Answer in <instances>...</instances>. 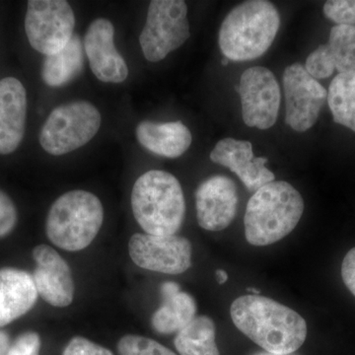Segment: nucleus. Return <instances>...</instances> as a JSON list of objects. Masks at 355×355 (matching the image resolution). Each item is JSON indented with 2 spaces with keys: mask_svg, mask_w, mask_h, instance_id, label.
<instances>
[{
  "mask_svg": "<svg viewBox=\"0 0 355 355\" xmlns=\"http://www.w3.org/2000/svg\"><path fill=\"white\" fill-rule=\"evenodd\" d=\"M230 315L236 328L268 354H291L307 338V324L296 311L265 296L235 299Z\"/></svg>",
  "mask_w": 355,
  "mask_h": 355,
  "instance_id": "1",
  "label": "nucleus"
},
{
  "mask_svg": "<svg viewBox=\"0 0 355 355\" xmlns=\"http://www.w3.org/2000/svg\"><path fill=\"white\" fill-rule=\"evenodd\" d=\"M303 212L304 200L292 184L273 181L261 187L250 198L245 212L247 241L257 247L279 242L295 229Z\"/></svg>",
  "mask_w": 355,
  "mask_h": 355,
  "instance_id": "2",
  "label": "nucleus"
},
{
  "mask_svg": "<svg viewBox=\"0 0 355 355\" xmlns=\"http://www.w3.org/2000/svg\"><path fill=\"white\" fill-rule=\"evenodd\" d=\"M279 26V13L272 2H243L224 18L219 30V48L232 62L256 60L270 48Z\"/></svg>",
  "mask_w": 355,
  "mask_h": 355,
  "instance_id": "3",
  "label": "nucleus"
},
{
  "mask_svg": "<svg viewBox=\"0 0 355 355\" xmlns=\"http://www.w3.org/2000/svg\"><path fill=\"white\" fill-rule=\"evenodd\" d=\"M132 209L135 220L146 234H176L186 214L181 184L168 172L144 173L133 184Z\"/></svg>",
  "mask_w": 355,
  "mask_h": 355,
  "instance_id": "4",
  "label": "nucleus"
},
{
  "mask_svg": "<svg viewBox=\"0 0 355 355\" xmlns=\"http://www.w3.org/2000/svg\"><path fill=\"white\" fill-rule=\"evenodd\" d=\"M104 221L101 200L86 191H71L51 205L46 222L50 241L69 252L81 251L91 244Z\"/></svg>",
  "mask_w": 355,
  "mask_h": 355,
  "instance_id": "5",
  "label": "nucleus"
},
{
  "mask_svg": "<svg viewBox=\"0 0 355 355\" xmlns=\"http://www.w3.org/2000/svg\"><path fill=\"white\" fill-rule=\"evenodd\" d=\"M101 123V114L91 103L81 100L60 105L44 121L40 144L51 155H64L88 144Z\"/></svg>",
  "mask_w": 355,
  "mask_h": 355,
  "instance_id": "6",
  "label": "nucleus"
},
{
  "mask_svg": "<svg viewBox=\"0 0 355 355\" xmlns=\"http://www.w3.org/2000/svg\"><path fill=\"white\" fill-rule=\"evenodd\" d=\"M188 6L182 0H153L139 36L140 46L148 62L164 60L190 38Z\"/></svg>",
  "mask_w": 355,
  "mask_h": 355,
  "instance_id": "7",
  "label": "nucleus"
},
{
  "mask_svg": "<svg viewBox=\"0 0 355 355\" xmlns=\"http://www.w3.org/2000/svg\"><path fill=\"white\" fill-rule=\"evenodd\" d=\"M76 27V15L65 0H30L25 32L35 51L51 55L64 48Z\"/></svg>",
  "mask_w": 355,
  "mask_h": 355,
  "instance_id": "8",
  "label": "nucleus"
},
{
  "mask_svg": "<svg viewBox=\"0 0 355 355\" xmlns=\"http://www.w3.org/2000/svg\"><path fill=\"white\" fill-rule=\"evenodd\" d=\"M236 90L241 97L245 125L268 130L277 123L282 93L279 83L270 69L254 67L245 70Z\"/></svg>",
  "mask_w": 355,
  "mask_h": 355,
  "instance_id": "9",
  "label": "nucleus"
},
{
  "mask_svg": "<svg viewBox=\"0 0 355 355\" xmlns=\"http://www.w3.org/2000/svg\"><path fill=\"white\" fill-rule=\"evenodd\" d=\"M282 81L286 97V123L292 130L304 132L316 123L328 99V91L300 64L287 67Z\"/></svg>",
  "mask_w": 355,
  "mask_h": 355,
  "instance_id": "10",
  "label": "nucleus"
},
{
  "mask_svg": "<svg viewBox=\"0 0 355 355\" xmlns=\"http://www.w3.org/2000/svg\"><path fill=\"white\" fill-rule=\"evenodd\" d=\"M133 263L151 272L180 275L191 265V244L182 236L137 233L128 242Z\"/></svg>",
  "mask_w": 355,
  "mask_h": 355,
  "instance_id": "11",
  "label": "nucleus"
},
{
  "mask_svg": "<svg viewBox=\"0 0 355 355\" xmlns=\"http://www.w3.org/2000/svg\"><path fill=\"white\" fill-rule=\"evenodd\" d=\"M198 225L207 231L227 228L237 214V187L234 181L217 175L203 181L196 191Z\"/></svg>",
  "mask_w": 355,
  "mask_h": 355,
  "instance_id": "12",
  "label": "nucleus"
},
{
  "mask_svg": "<svg viewBox=\"0 0 355 355\" xmlns=\"http://www.w3.org/2000/svg\"><path fill=\"white\" fill-rule=\"evenodd\" d=\"M37 266L32 275L38 294L55 307L71 304L74 298L73 277L64 259L48 245H39L33 251Z\"/></svg>",
  "mask_w": 355,
  "mask_h": 355,
  "instance_id": "13",
  "label": "nucleus"
},
{
  "mask_svg": "<svg viewBox=\"0 0 355 355\" xmlns=\"http://www.w3.org/2000/svg\"><path fill=\"white\" fill-rule=\"evenodd\" d=\"M114 37L113 23L98 18L89 25L84 39L90 69L105 83H123L128 76L127 62L114 46Z\"/></svg>",
  "mask_w": 355,
  "mask_h": 355,
  "instance_id": "14",
  "label": "nucleus"
},
{
  "mask_svg": "<svg viewBox=\"0 0 355 355\" xmlns=\"http://www.w3.org/2000/svg\"><path fill=\"white\" fill-rule=\"evenodd\" d=\"M210 159L235 173L251 193L275 179V174L266 167L268 159L254 157L253 146L247 140L221 139L210 153Z\"/></svg>",
  "mask_w": 355,
  "mask_h": 355,
  "instance_id": "15",
  "label": "nucleus"
},
{
  "mask_svg": "<svg viewBox=\"0 0 355 355\" xmlns=\"http://www.w3.org/2000/svg\"><path fill=\"white\" fill-rule=\"evenodd\" d=\"M27 92L14 77L0 80V154L14 153L24 137Z\"/></svg>",
  "mask_w": 355,
  "mask_h": 355,
  "instance_id": "16",
  "label": "nucleus"
},
{
  "mask_svg": "<svg viewBox=\"0 0 355 355\" xmlns=\"http://www.w3.org/2000/svg\"><path fill=\"white\" fill-rule=\"evenodd\" d=\"M38 295L31 275L17 268L0 270V327L29 312Z\"/></svg>",
  "mask_w": 355,
  "mask_h": 355,
  "instance_id": "17",
  "label": "nucleus"
},
{
  "mask_svg": "<svg viewBox=\"0 0 355 355\" xmlns=\"http://www.w3.org/2000/svg\"><path fill=\"white\" fill-rule=\"evenodd\" d=\"M135 133L144 148L166 158H178L183 155L190 148L193 140L190 130L182 121L164 123L141 121Z\"/></svg>",
  "mask_w": 355,
  "mask_h": 355,
  "instance_id": "18",
  "label": "nucleus"
},
{
  "mask_svg": "<svg viewBox=\"0 0 355 355\" xmlns=\"http://www.w3.org/2000/svg\"><path fill=\"white\" fill-rule=\"evenodd\" d=\"M163 304L154 313L151 324L162 335L179 333L197 315V303L191 294L181 291L176 282H165L161 286Z\"/></svg>",
  "mask_w": 355,
  "mask_h": 355,
  "instance_id": "19",
  "label": "nucleus"
},
{
  "mask_svg": "<svg viewBox=\"0 0 355 355\" xmlns=\"http://www.w3.org/2000/svg\"><path fill=\"white\" fill-rule=\"evenodd\" d=\"M84 46L78 35H73L62 50L46 55L42 67V78L51 87H62L83 72Z\"/></svg>",
  "mask_w": 355,
  "mask_h": 355,
  "instance_id": "20",
  "label": "nucleus"
},
{
  "mask_svg": "<svg viewBox=\"0 0 355 355\" xmlns=\"http://www.w3.org/2000/svg\"><path fill=\"white\" fill-rule=\"evenodd\" d=\"M175 347L181 355H220L216 343V324L207 316L196 317L177 334Z\"/></svg>",
  "mask_w": 355,
  "mask_h": 355,
  "instance_id": "21",
  "label": "nucleus"
},
{
  "mask_svg": "<svg viewBox=\"0 0 355 355\" xmlns=\"http://www.w3.org/2000/svg\"><path fill=\"white\" fill-rule=\"evenodd\" d=\"M327 101L335 123L355 132V70L333 79Z\"/></svg>",
  "mask_w": 355,
  "mask_h": 355,
  "instance_id": "22",
  "label": "nucleus"
},
{
  "mask_svg": "<svg viewBox=\"0 0 355 355\" xmlns=\"http://www.w3.org/2000/svg\"><path fill=\"white\" fill-rule=\"evenodd\" d=\"M327 44L338 73L355 70V26H334Z\"/></svg>",
  "mask_w": 355,
  "mask_h": 355,
  "instance_id": "23",
  "label": "nucleus"
},
{
  "mask_svg": "<svg viewBox=\"0 0 355 355\" xmlns=\"http://www.w3.org/2000/svg\"><path fill=\"white\" fill-rule=\"evenodd\" d=\"M118 350L120 355H177L153 338L137 335L123 336Z\"/></svg>",
  "mask_w": 355,
  "mask_h": 355,
  "instance_id": "24",
  "label": "nucleus"
},
{
  "mask_svg": "<svg viewBox=\"0 0 355 355\" xmlns=\"http://www.w3.org/2000/svg\"><path fill=\"white\" fill-rule=\"evenodd\" d=\"M305 69L316 80L333 76L336 65L328 44H321L310 53L306 60Z\"/></svg>",
  "mask_w": 355,
  "mask_h": 355,
  "instance_id": "25",
  "label": "nucleus"
},
{
  "mask_svg": "<svg viewBox=\"0 0 355 355\" xmlns=\"http://www.w3.org/2000/svg\"><path fill=\"white\" fill-rule=\"evenodd\" d=\"M323 10L336 25L355 26V0H329Z\"/></svg>",
  "mask_w": 355,
  "mask_h": 355,
  "instance_id": "26",
  "label": "nucleus"
},
{
  "mask_svg": "<svg viewBox=\"0 0 355 355\" xmlns=\"http://www.w3.org/2000/svg\"><path fill=\"white\" fill-rule=\"evenodd\" d=\"M62 355H114L113 352L102 345L91 342L83 336H76L70 340Z\"/></svg>",
  "mask_w": 355,
  "mask_h": 355,
  "instance_id": "27",
  "label": "nucleus"
},
{
  "mask_svg": "<svg viewBox=\"0 0 355 355\" xmlns=\"http://www.w3.org/2000/svg\"><path fill=\"white\" fill-rule=\"evenodd\" d=\"M41 338L34 331H27L16 338L10 345L6 355H39Z\"/></svg>",
  "mask_w": 355,
  "mask_h": 355,
  "instance_id": "28",
  "label": "nucleus"
},
{
  "mask_svg": "<svg viewBox=\"0 0 355 355\" xmlns=\"http://www.w3.org/2000/svg\"><path fill=\"white\" fill-rule=\"evenodd\" d=\"M17 211L11 198L0 191V238L8 235L15 227Z\"/></svg>",
  "mask_w": 355,
  "mask_h": 355,
  "instance_id": "29",
  "label": "nucleus"
},
{
  "mask_svg": "<svg viewBox=\"0 0 355 355\" xmlns=\"http://www.w3.org/2000/svg\"><path fill=\"white\" fill-rule=\"evenodd\" d=\"M343 284L355 297V247L345 254L342 263Z\"/></svg>",
  "mask_w": 355,
  "mask_h": 355,
  "instance_id": "30",
  "label": "nucleus"
},
{
  "mask_svg": "<svg viewBox=\"0 0 355 355\" xmlns=\"http://www.w3.org/2000/svg\"><path fill=\"white\" fill-rule=\"evenodd\" d=\"M10 345H9V338L7 334L0 331V355H6Z\"/></svg>",
  "mask_w": 355,
  "mask_h": 355,
  "instance_id": "31",
  "label": "nucleus"
},
{
  "mask_svg": "<svg viewBox=\"0 0 355 355\" xmlns=\"http://www.w3.org/2000/svg\"><path fill=\"white\" fill-rule=\"evenodd\" d=\"M216 279L219 284H224L228 279V275L225 270H217L216 272Z\"/></svg>",
  "mask_w": 355,
  "mask_h": 355,
  "instance_id": "32",
  "label": "nucleus"
},
{
  "mask_svg": "<svg viewBox=\"0 0 355 355\" xmlns=\"http://www.w3.org/2000/svg\"><path fill=\"white\" fill-rule=\"evenodd\" d=\"M228 62H229V60H227V58H225V60H222V64L225 65V64H227Z\"/></svg>",
  "mask_w": 355,
  "mask_h": 355,
  "instance_id": "33",
  "label": "nucleus"
},
{
  "mask_svg": "<svg viewBox=\"0 0 355 355\" xmlns=\"http://www.w3.org/2000/svg\"><path fill=\"white\" fill-rule=\"evenodd\" d=\"M272 355H275V354H272Z\"/></svg>",
  "mask_w": 355,
  "mask_h": 355,
  "instance_id": "34",
  "label": "nucleus"
}]
</instances>
